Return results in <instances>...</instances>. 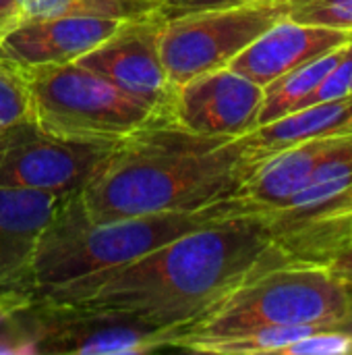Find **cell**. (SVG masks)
Segmentation results:
<instances>
[{"mask_svg": "<svg viewBox=\"0 0 352 355\" xmlns=\"http://www.w3.org/2000/svg\"><path fill=\"white\" fill-rule=\"evenodd\" d=\"M282 264L288 262L274 243L266 216L241 210L129 264L56 287L29 308L122 314L183 337L249 279Z\"/></svg>", "mask_w": 352, "mask_h": 355, "instance_id": "obj_1", "label": "cell"}, {"mask_svg": "<svg viewBox=\"0 0 352 355\" xmlns=\"http://www.w3.org/2000/svg\"><path fill=\"white\" fill-rule=\"evenodd\" d=\"M249 173L243 137H210L156 123L116 146L79 191L93 223L201 210L237 198Z\"/></svg>", "mask_w": 352, "mask_h": 355, "instance_id": "obj_2", "label": "cell"}, {"mask_svg": "<svg viewBox=\"0 0 352 355\" xmlns=\"http://www.w3.org/2000/svg\"><path fill=\"white\" fill-rule=\"evenodd\" d=\"M241 210L249 208L239 198H232L201 210L158 212L93 223L87 218L79 193H73L62 200L37 243L21 308H29L39 295L75 279L129 264L189 231Z\"/></svg>", "mask_w": 352, "mask_h": 355, "instance_id": "obj_3", "label": "cell"}, {"mask_svg": "<svg viewBox=\"0 0 352 355\" xmlns=\"http://www.w3.org/2000/svg\"><path fill=\"white\" fill-rule=\"evenodd\" d=\"M352 320V287L324 266L282 264L232 291L185 331L176 347L261 327L342 329Z\"/></svg>", "mask_w": 352, "mask_h": 355, "instance_id": "obj_4", "label": "cell"}, {"mask_svg": "<svg viewBox=\"0 0 352 355\" xmlns=\"http://www.w3.org/2000/svg\"><path fill=\"white\" fill-rule=\"evenodd\" d=\"M33 125L54 137L122 144L164 123L154 108L79 62L23 67Z\"/></svg>", "mask_w": 352, "mask_h": 355, "instance_id": "obj_5", "label": "cell"}, {"mask_svg": "<svg viewBox=\"0 0 352 355\" xmlns=\"http://www.w3.org/2000/svg\"><path fill=\"white\" fill-rule=\"evenodd\" d=\"M288 8L290 0H257L166 17L160 54L174 89L226 67Z\"/></svg>", "mask_w": 352, "mask_h": 355, "instance_id": "obj_6", "label": "cell"}, {"mask_svg": "<svg viewBox=\"0 0 352 355\" xmlns=\"http://www.w3.org/2000/svg\"><path fill=\"white\" fill-rule=\"evenodd\" d=\"M118 144L73 141L39 131L33 121L0 133V187L79 193L106 164Z\"/></svg>", "mask_w": 352, "mask_h": 355, "instance_id": "obj_7", "label": "cell"}, {"mask_svg": "<svg viewBox=\"0 0 352 355\" xmlns=\"http://www.w3.org/2000/svg\"><path fill=\"white\" fill-rule=\"evenodd\" d=\"M164 23L166 15L162 6L141 17L129 19L106 42L75 62L112 81L170 123L168 114L174 85L168 79L160 54Z\"/></svg>", "mask_w": 352, "mask_h": 355, "instance_id": "obj_8", "label": "cell"}, {"mask_svg": "<svg viewBox=\"0 0 352 355\" xmlns=\"http://www.w3.org/2000/svg\"><path fill=\"white\" fill-rule=\"evenodd\" d=\"M39 333L31 339V354L135 355L176 347L178 331L156 329L137 318L102 312L39 310Z\"/></svg>", "mask_w": 352, "mask_h": 355, "instance_id": "obj_9", "label": "cell"}, {"mask_svg": "<svg viewBox=\"0 0 352 355\" xmlns=\"http://www.w3.org/2000/svg\"><path fill=\"white\" fill-rule=\"evenodd\" d=\"M261 102V85L222 67L176 87L168 119L191 133L243 137L257 127Z\"/></svg>", "mask_w": 352, "mask_h": 355, "instance_id": "obj_10", "label": "cell"}, {"mask_svg": "<svg viewBox=\"0 0 352 355\" xmlns=\"http://www.w3.org/2000/svg\"><path fill=\"white\" fill-rule=\"evenodd\" d=\"M64 198L68 196L0 187V312L21 310L37 243Z\"/></svg>", "mask_w": 352, "mask_h": 355, "instance_id": "obj_11", "label": "cell"}, {"mask_svg": "<svg viewBox=\"0 0 352 355\" xmlns=\"http://www.w3.org/2000/svg\"><path fill=\"white\" fill-rule=\"evenodd\" d=\"M124 21L91 15L25 19L0 40V50L21 67L64 64L106 42Z\"/></svg>", "mask_w": 352, "mask_h": 355, "instance_id": "obj_12", "label": "cell"}, {"mask_svg": "<svg viewBox=\"0 0 352 355\" xmlns=\"http://www.w3.org/2000/svg\"><path fill=\"white\" fill-rule=\"evenodd\" d=\"M351 37V31L299 23L282 17L259 37H255L226 67L266 87L280 75L342 46Z\"/></svg>", "mask_w": 352, "mask_h": 355, "instance_id": "obj_13", "label": "cell"}, {"mask_svg": "<svg viewBox=\"0 0 352 355\" xmlns=\"http://www.w3.org/2000/svg\"><path fill=\"white\" fill-rule=\"evenodd\" d=\"M342 135L309 139L257 160L245 175L237 198L253 212L280 208L309 183L319 162Z\"/></svg>", "mask_w": 352, "mask_h": 355, "instance_id": "obj_14", "label": "cell"}, {"mask_svg": "<svg viewBox=\"0 0 352 355\" xmlns=\"http://www.w3.org/2000/svg\"><path fill=\"white\" fill-rule=\"evenodd\" d=\"M342 133H352V96L305 106L272 123L255 127L243 135L245 158L251 168L257 160L284 148Z\"/></svg>", "mask_w": 352, "mask_h": 355, "instance_id": "obj_15", "label": "cell"}, {"mask_svg": "<svg viewBox=\"0 0 352 355\" xmlns=\"http://www.w3.org/2000/svg\"><path fill=\"white\" fill-rule=\"evenodd\" d=\"M346 44V42H344ZM344 44L280 75L272 83L263 87V102L257 116V127L272 123L288 112L301 108V104L315 92V87L324 81V77L334 69L338 58L342 56Z\"/></svg>", "mask_w": 352, "mask_h": 355, "instance_id": "obj_16", "label": "cell"}, {"mask_svg": "<svg viewBox=\"0 0 352 355\" xmlns=\"http://www.w3.org/2000/svg\"><path fill=\"white\" fill-rule=\"evenodd\" d=\"M313 327H261L228 337L218 339H201L187 343L183 349L197 352V354L212 355H263V354H282L284 347L290 343L303 339L305 335H311Z\"/></svg>", "mask_w": 352, "mask_h": 355, "instance_id": "obj_17", "label": "cell"}, {"mask_svg": "<svg viewBox=\"0 0 352 355\" xmlns=\"http://www.w3.org/2000/svg\"><path fill=\"white\" fill-rule=\"evenodd\" d=\"M25 19L91 15L110 19H133L160 8V0H19Z\"/></svg>", "mask_w": 352, "mask_h": 355, "instance_id": "obj_18", "label": "cell"}, {"mask_svg": "<svg viewBox=\"0 0 352 355\" xmlns=\"http://www.w3.org/2000/svg\"><path fill=\"white\" fill-rule=\"evenodd\" d=\"M31 121L25 69L0 54V133Z\"/></svg>", "mask_w": 352, "mask_h": 355, "instance_id": "obj_19", "label": "cell"}, {"mask_svg": "<svg viewBox=\"0 0 352 355\" xmlns=\"http://www.w3.org/2000/svg\"><path fill=\"white\" fill-rule=\"evenodd\" d=\"M286 17L352 33V0H290Z\"/></svg>", "mask_w": 352, "mask_h": 355, "instance_id": "obj_20", "label": "cell"}, {"mask_svg": "<svg viewBox=\"0 0 352 355\" xmlns=\"http://www.w3.org/2000/svg\"><path fill=\"white\" fill-rule=\"evenodd\" d=\"M352 354V333L342 329H319L290 343L280 355H349Z\"/></svg>", "mask_w": 352, "mask_h": 355, "instance_id": "obj_21", "label": "cell"}, {"mask_svg": "<svg viewBox=\"0 0 352 355\" xmlns=\"http://www.w3.org/2000/svg\"><path fill=\"white\" fill-rule=\"evenodd\" d=\"M257 0H164L162 10L166 17H176L183 12L203 10V8H220V6H234V4H247Z\"/></svg>", "mask_w": 352, "mask_h": 355, "instance_id": "obj_22", "label": "cell"}, {"mask_svg": "<svg viewBox=\"0 0 352 355\" xmlns=\"http://www.w3.org/2000/svg\"><path fill=\"white\" fill-rule=\"evenodd\" d=\"M25 21L19 0H0V40Z\"/></svg>", "mask_w": 352, "mask_h": 355, "instance_id": "obj_23", "label": "cell"}, {"mask_svg": "<svg viewBox=\"0 0 352 355\" xmlns=\"http://www.w3.org/2000/svg\"><path fill=\"white\" fill-rule=\"evenodd\" d=\"M328 270H330L336 279H340L342 283H346L349 287H352V243L342 252V254H338V256L332 260V264L328 266Z\"/></svg>", "mask_w": 352, "mask_h": 355, "instance_id": "obj_24", "label": "cell"}, {"mask_svg": "<svg viewBox=\"0 0 352 355\" xmlns=\"http://www.w3.org/2000/svg\"><path fill=\"white\" fill-rule=\"evenodd\" d=\"M351 204H352V191H351Z\"/></svg>", "mask_w": 352, "mask_h": 355, "instance_id": "obj_25", "label": "cell"}, {"mask_svg": "<svg viewBox=\"0 0 352 355\" xmlns=\"http://www.w3.org/2000/svg\"><path fill=\"white\" fill-rule=\"evenodd\" d=\"M351 94H352V83H351Z\"/></svg>", "mask_w": 352, "mask_h": 355, "instance_id": "obj_26", "label": "cell"}, {"mask_svg": "<svg viewBox=\"0 0 352 355\" xmlns=\"http://www.w3.org/2000/svg\"><path fill=\"white\" fill-rule=\"evenodd\" d=\"M160 2H164V0H160Z\"/></svg>", "mask_w": 352, "mask_h": 355, "instance_id": "obj_27", "label": "cell"}, {"mask_svg": "<svg viewBox=\"0 0 352 355\" xmlns=\"http://www.w3.org/2000/svg\"><path fill=\"white\" fill-rule=\"evenodd\" d=\"M0 54H2V50H0Z\"/></svg>", "mask_w": 352, "mask_h": 355, "instance_id": "obj_28", "label": "cell"}]
</instances>
